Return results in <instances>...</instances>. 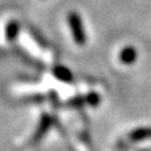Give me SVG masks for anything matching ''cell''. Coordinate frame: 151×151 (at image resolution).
<instances>
[{
  "mask_svg": "<svg viewBox=\"0 0 151 151\" xmlns=\"http://www.w3.org/2000/svg\"><path fill=\"white\" fill-rule=\"evenodd\" d=\"M68 24L72 30V35L74 42L78 45H83L86 43V33L83 29V24H82V19L76 12H72L68 14Z\"/></svg>",
  "mask_w": 151,
  "mask_h": 151,
  "instance_id": "6da1fadb",
  "label": "cell"
},
{
  "mask_svg": "<svg viewBox=\"0 0 151 151\" xmlns=\"http://www.w3.org/2000/svg\"><path fill=\"white\" fill-rule=\"evenodd\" d=\"M53 73L57 78L60 79V81H63V82H69V81H72V78H73L70 70L68 68L63 67V65H57V67H54Z\"/></svg>",
  "mask_w": 151,
  "mask_h": 151,
  "instance_id": "3957f363",
  "label": "cell"
},
{
  "mask_svg": "<svg viewBox=\"0 0 151 151\" xmlns=\"http://www.w3.org/2000/svg\"><path fill=\"white\" fill-rule=\"evenodd\" d=\"M86 102L89 103L91 106H97L98 103H100V96H98L97 93H94V92L89 93V94H87V97H86Z\"/></svg>",
  "mask_w": 151,
  "mask_h": 151,
  "instance_id": "52a82bcc",
  "label": "cell"
},
{
  "mask_svg": "<svg viewBox=\"0 0 151 151\" xmlns=\"http://www.w3.org/2000/svg\"><path fill=\"white\" fill-rule=\"evenodd\" d=\"M136 58H137V52L131 45L125 47L120 53V60L124 64H132L136 60Z\"/></svg>",
  "mask_w": 151,
  "mask_h": 151,
  "instance_id": "7a4b0ae2",
  "label": "cell"
},
{
  "mask_svg": "<svg viewBox=\"0 0 151 151\" xmlns=\"http://www.w3.org/2000/svg\"><path fill=\"white\" fill-rule=\"evenodd\" d=\"M19 29H20V25L17 20H12L8 23V25L5 28V35H6V39L10 42L14 40L17 38V35L19 34Z\"/></svg>",
  "mask_w": 151,
  "mask_h": 151,
  "instance_id": "277c9868",
  "label": "cell"
},
{
  "mask_svg": "<svg viewBox=\"0 0 151 151\" xmlns=\"http://www.w3.org/2000/svg\"><path fill=\"white\" fill-rule=\"evenodd\" d=\"M146 136H151V131L150 130H137L134 134H131L130 137L135 141H139L140 139H144Z\"/></svg>",
  "mask_w": 151,
  "mask_h": 151,
  "instance_id": "8992f818",
  "label": "cell"
},
{
  "mask_svg": "<svg viewBox=\"0 0 151 151\" xmlns=\"http://www.w3.org/2000/svg\"><path fill=\"white\" fill-rule=\"evenodd\" d=\"M49 125H50V119L48 116H43V120H42V122H40V126H39V129H38V132L35 134V136H34V141H37V140H39V137H42L44 134H45V131H47V129L49 127Z\"/></svg>",
  "mask_w": 151,
  "mask_h": 151,
  "instance_id": "5b68a950",
  "label": "cell"
}]
</instances>
